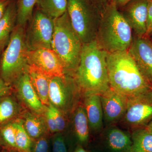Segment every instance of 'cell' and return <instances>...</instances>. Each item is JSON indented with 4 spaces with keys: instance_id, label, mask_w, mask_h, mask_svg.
<instances>
[{
    "instance_id": "6da1fadb",
    "label": "cell",
    "mask_w": 152,
    "mask_h": 152,
    "mask_svg": "<svg viewBox=\"0 0 152 152\" xmlns=\"http://www.w3.org/2000/svg\"><path fill=\"white\" fill-rule=\"evenodd\" d=\"M107 66L110 88L128 99L151 91L128 51L107 53Z\"/></svg>"
},
{
    "instance_id": "7a4b0ae2",
    "label": "cell",
    "mask_w": 152,
    "mask_h": 152,
    "mask_svg": "<svg viewBox=\"0 0 152 152\" xmlns=\"http://www.w3.org/2000/svg\"><path fill=\"white\" fill-rule=\"evenodd\" d=\"M107 55L96 39L83 45L80 64L73 75L82 94L101 95L110 88Z\"/></svg>"
},
{
    "instance_id": "3957f363",
    "label": "cell",
    "mask_w": 152,
    "mask_h": 152,
    "mask_svg": "<svg viewBox=\"0 0 152 152\" xmlns=\"http://www.w3.org/2000/svg\"><path fill=\"white\" fill-rule=\"evenodd\" d=\"M132 30L122 13L112 4L101 18L96 39L107 53L127 51L133 41Z\"/></svg>"
},
{
    "instance_id": "277c9868",
    "label": "cell",
    "mask_w": 152,
    "mask_h": 152,
    "mask_svg": "<svg viewBox=\"0 0 152 152\" xmlns=\"http://www.w3.org/2000/svg\"><path fill=\"white\" fill-rule=\"evenodd\" d=\"M52 49L62 63L66 74L73 75L80 64L83 44L74 30L67 12L54 19Z\"/></svg>"
},
{
    "instance_id": "5b68a950",
    "label": "cell",
    "mask_w": 152,
    "mask_h": 152,
    "mask_svg": "<svg viewBox=\"0 0 152 152\" xmlns=\"http://www.w3.org/2000/svg\"><path fill=\"white\" fill-rule=\"evenodd\" d=\"M28 51L25 28L16 25L0 59V78L13 88L28 72Z\"/></svg>"
},
{
    "instance_id": "8992f818",
    "label": "cell",
    "mask_w": 152,
    "mask_h": 152,
    "mask_svg": "<svg viewBox=\"0 0 152 152\" xmlns=\"http://www.w3.org/2000/svg\"><path fill=\"white\" fill-rule=\"evenodd\" d=\"M67 12L83 45L96 39L101 18L89 0H68Z\"/></svg>"
},
{
    "instance_id": "52a82bcc",
    "label": "cell",
    "mask_w": 152,
    "mask_h": 152,
    "mask_svg": "<svg viewBox=\"0 0 152 152\" xmlns=\"http://www.w3.org/2000/svg\"><path fill=\"white\" fill-rule=\"evenodd\" d=\"M81 94L72 76L66 74L50 79L49 104L68 116L80 103Z\"/></svg>"
},
{
    "instance_id": "ba28073f",
    "label": "cell",
    "mask_w": 152,
    "mask_h": 152,
    "mask_svg": "<svg viewBox=\"0 0 152 152\" xmlns=\"http://www.w3.org/2000/svg\"><path fill=\"white\" fill-rule=\"evenodd\" d=\"M54 30V19L37 7L25 28V39L28 50L52 49Z\"/></svg>"
},
{
    "instance_id": "9c48e42d",
    "label": "cell",
    "mask_w": 152,
    "mask_h": 152,
    "mask_svg": "<svg viewBox=\"0 0 152 152\" xmlns=\"http://www.w3.org/2000/svg\"><path fill=\"white\" fill-rule=\"evenodd\" d=\"M126 124L135 128L145 127L152 121V90L144 94L128 99L123 117Z\"/></svg>"
},
{
    "instance_id": "30bf717a",
    "label": "cell",
    "mask_w": 152,
    "mask_h": 152,
    "mask_svg": "<svg viewBox=\"0 0 152 152\" xmlns=\"http://www.w3.org/2000/svg\"><path fill=\"white\" fill-rule=\"evenodd\" d=\"M28 63L50 78L66 75L61 61L51 49L41 48L29 51Z\"/></svg>"
},
{
    "instance_id": "8fae6325",
    "label": "cell",
    "mask_w": 152,
    "mask_h": 152,
    "mask_svg": "<svg viewBox=\"0 0 152 152\" xmlns=\"http://www.w3.org/2000/svg\"><path fill=\"white\" fill-rule=\"evenodd\" d=\"M128 52L152 87V42L148 37L133 38Z\"/></svg>"
},
{
    "instance_id": "7c38bea8",
    "label": "cell",
    "mask_w": 152,
    "mask_h": 152,
    "mask_svg": "<svg viewBox=\"0 0 152 152\" xmlns=\"http://www.w3.org/2000/svg\"><path fill=\"white\" fill-rule=\"evenodd\" d=\"M15 94L22 105L34 113L44 116V105L33 87L27 73L19 80L13 88Z\"/></svg>"
},
{
    "instance_id": "4fadbf2b",
    "label": "cell",
    "mask_w": 152,
    "mask_h": 152,
    "mask_svg": "<svg viewBox=\"0 0 152 152\" xmlns=\"http://www.w3.org/2000/svg\"><path fill=\"white\" fill-rule=\"evenodd\" d=\"M149 0H132L122 13L136 36L146 37L148 5Z\"/></svg>"
},
{
    "instance_id": "5bb4252c",
    "label": "cell",
    "mask_w": 152,
    "mask_h": 152,
    "mask_svg": "<svg viewBox=\"0 0 152 152\" xmlns=\"http://www.w3.org/2000/svg\"><path fill=\"white\" fill-rule=\"evenodd\" d=\"M103 115L106 121L113 123L123 118L128 99L110 88L100 95Z\"/></svg>"
},
{
    "instance_id": "9a60e30c",
    "label": "cell",
    "mask_w": 152,
    "mask_h": 152,
    "mask_svg": "<svg viewBox=\"0 0 152 152\" xmlns=\"http://www.w3.org/2000/svg\"><path fill=\"white\" fill-rule=\"evenodd\" d=\"M83 105L88 121L90 129L97 132L103 126V112L99 94L91 92L83 93Z\"/></svg>"
},
{
    "instance_id": "2e32d148",
    "label": "cell",
    "mask_w": 152,
    "mask_h": 152,
    "mask_svg": "<svg viewBox=\"0 0 152 152\" xmlns=\"http://www.w3.org/2000/svg\"><path fill=\"white\" fill-rule=\"evenodd\" d=\"M25 129L34 141L42 136L50 134L44 116L25 109L20 117Z\"/></svg>"
},
{
    "instance_id": "e0dca14e",
    "label": "cell",
    "mask_w": 152,
    "mask_h": 152,
    "mask_svg": "<svg viewBox=\"0 0 152 152\" xmlns=\"http://www.w3.org/2000/svg\"><path fill=\"white\" fill-rule=\"evenodd\" d=\"M25 108L12 94L0 99V126L20 118Z\"/></svg>"
},
{
    "instance_id": "ac0fdd59",
    "label": "cell",
    "mask_w": 152,
    "mask_h": 152,
    "mask_svg": "<svg viewBox=\"0 0 152 152\" xmlns=\"http://www.w3.org/2000/svg\"><path fill=\"white\" fill-rule=\"evenodd\" d=\"M73 125L75 134L80 145H86L89 139L90 126L83 103H79L72 113Z\"/></svg>"
},
{
    "instance_id": "d6986e66",
    "label": "cell",
    "mask_w": 152,
    "mask_h": 152,
    "mask_svg": "<svg viewBox=\"0 0 152 152\" xmlns=\"http://www.w3.org/2000/svg\"><path fill=\"white\" fill-rule=\"evenodd\" d=\"M106 143L112 152H131L132 142L131 136L118 128H112L107 132Z\"/></svg>"
},
{
    "instance_id": "ffe728a7",
    "label": "cell",
    "mask_w": 152,
    "mask_h": 152,
    "mask_svg": "<svg viewBox=\"0 0 152 152\" xmlns=\"http://www.w3.org/2000/svg\"><path fill=\"white\" fill-rule=\"evenodd\" d=\"M28 74L31 83L42 103L49 105V91L50 78L32 66L29 65Z\"/></svg>"
},
{
    "instance_id": "44dd1931",
    "label": "cell",
    "mask_w": 152,
    "mask_h": 152,
    "mask_svg": "<svg viewBox=\"0 0 152 152\" xmlns=\"http://www.w3.org/2000/svg\"><path fill=\"white\" fill-rule=\"evenodd\" d=\"M17 0H13L0 19V45H7L17 25Z\"/></svg>"
},
{
    "instance_id": "7402d4cb",
    "label": "cell",
    "mask_w": 152,
    "mask_h": 152,
    "mask_svg": "<svg viewBox=\"0 0 152 152\" xmlns=\"http://www.w3.org/2000/svg\"><path fill=\"white\" fill-rule=\"evenodd\" d=\"M131 137L132 152H152V134L145 128L136 129Z\"/></svg>"
},
{
    "instance_id": "603a6c76",
    "label": "cell",
    "mask_w": 152,
    "mask_h": 152,
    "mask_svg": "<svg viewBox=\"0 0 152 152\" xmlns=\"http://www.w3.org/2000/svg\"><path fill=\"white\" fill-rule=\"evenodd\" d=\"M68 0H38L37 7L55 19L59 18L67 11Z\"/></svg>"
},
{
    "instance_id": "cb8c5ba5",
    "label": "cell",
    "mask_w": 152,
    "mask_h": 152,
    "mask_svg": "<svg viewBox=\"0 0 152 152\" xmlns=\"http://www.w3.org/2000/svg\"><path fill=\"white\" fill-rule=\"evenodd\" d=\"M15 120L0 126V146L3 150L17 152L15 145Z\"/></svg>"
},
{
    "instance_id": "d4e9b609",
    "label": "cell",
    "mask_w": 152,
    "mask_h": 152,
    "mask_svg": "<svg viewBox=\"0 0 152 152\" xmlns=\"http://www.w3.org/2000/svg\"><path fill=\"white\" fill-rule=\"evenodd\" d=\"M15 145L17 152H32L34 141L25 129L20 118L16 119Z\"/></svg>"
},
{
    "instance_id": "484cf974",
    "label": "cell",
    "mask_w": 152,
    "mask_h": 152,
    "mask_svg": "<svg viewBox=\"0 0 152 152\" xmlns=\"http://www.w3.org/2000/svg\"><path fill=\"white\" fill-rule=\"evenodd\" d=\"M38 0H17V25L26 28L32 17Z\"/></svg>"
},
{
    "instance_id": "4316f807",
    "label": "cell",
    "mask_w": 152,
    "mask_h": 152,
    "mask_svg": "<svg viewBox=\"0 0 152 152\" xmlns=\"http://www.w3.org/2000/svg\"><path fill=\"white\" fill-rule=\"evenodd\" d=\"M48 106L54 118L58 133H64L67 128L68 116L50 104Z\"/></svg>"
},
{
    "instance_id": "83f0119b",
    "label": "cell",
    "mask_w": 152,
    "mask_h": 152,
    "mask_svg": "<svg viewBox=\"0 0 152 152\" xmlns=\"http://www.w3.org/2000/svg\"><path fill=\"white\" fill-rule=\"evenodd\" d=\"M52 142L53 152H68L63 133H56L53 135Z\"/></svg>"
},
{
    "instance_id": "f1b7e54d",
    "label": "cell",
    "mask_w": 152,
    "mask_h": 152,
    "mask_svg": "<svg viewBox=\"0 0 152 152\" xmlns=\"http://www.w3.org/2000/svg\"><path fill=\"white\" fill-rule=\"evenodd\" d=\"M45 135L34 141L32 152H50L49 136Z\"/></svg>"
},
{
    "instance_id": "f546056e",
    "label": "cell",
    "mask_w": 152,
    "mask_h": 152,
    "mask_svg": "<svg viewBox=\"0 0 152 152\" xmlns=\"http://www.w3.org/2000/svg\"><path fill=\"white\" fill-rule=\"evenodd\" d=\"M44 118L50 134L53 135L58 133L56 123L53 114L48 106H46L44 114Z\"/></svg>"
},
{
    "instance_id": "4dcf8cb0",
    "label": "cell",
    "mask_w": 152,
    "mask_h": 152,
    "mask_svg": "<svg viewBox=\"0 0 152 152\" xmlns=\"http://www.w3.org/2000/svg\"><path fill=\"white\" fill-rule=\"evenodd\" d=\"M152 35V0L149 1L148 5V18L147 21V31L146 37Z\"/></svg>"
},
{
    "instance_id": "1f68e13d",
    "label": "cell",
    "mask_w": 152,
    "mask_h": 152,
    "mask_svg": "<svg viewBox=\"0 0 152 152\" xmlns=\"http://www.w3.org/2000/svg\"><path fill=\"white\" fill-rule=\"evenodd\" d=\"M13 91L12 87L7 83L0 78V99Z\"/></svg>"
},
{
    "instance_id": "d6a6232c",
    "label": "cell",
    "mask_w": 152,
    "mask_h": 152,
    "mask_svg": "<svg viewBox=\"0 0 152 152\" xmlns=\"http://www.w3.org/2000/svg\"><path fill=\"white\" fill-rule=\"evenodd\" d=\"M13 0H0V19L1 18L10 4Z\"/></svg>"
},
{
    "instance_id": "836d02e7",
    "label": "cell",
    "mask_w": 152,
    "mask_h": 152,
    "mask_svg": "<svg viewBox=\"0 0 152 152\" xmlns=\"http://www.w3.org/2000/svg\"><path fill=\"white\" fill-rule=\"evenodd\" d=\"M132 0H112V4L115 5L117 8L122 7L127 4Z\"/></svg>"
},
{
    "instance_id": "e575fe53",
    "label": "cell",
    "mask_w": 152,
    "mask_h": 152,
    "mask_svg": "<svg viewBox=\"0 0 152 152\" xmlns=\"http://www.w3.org/2000/svg\"><path fill=\"white\" fill-rule=\"evenodd\" d=\"M74 152H88L81 145H79L75 149L74 151Z\"/></svg>"
},
{
    "instance_id": "d590c367",
    "label": "cell",
    "mask_w": 152,
    "mask_h": 152,
    "mask_svg": "<svg viewBox=\"0 0 152 152\" xmlns=\"http://www.w3.org/2000/svg\"><path fill=\"white\" fill-rule=\"evenodd\" d=\"M146 129L152 134V121L145 127Z\"/></svg>"
},
{
    "instance_id": "8d00e7d4",
    "label": "cell",
    "mask_w": 152,
    "mask_h": 152,
    "mask_svg": "<svg viewBox=\"0 0 152 152\" xmlns=\"http://www.w3.org/2000/svg\"><path fill=\"white\" fill-rule=\"evenodd\" d=\"M7 45H0V57H1L3 51L5 49Z\"/></svg>"
},
{
    "instance_id": "74e56055",
    "label": "cell",
    "mask_w": 152,
    "mask_h": 152,
    "mask_svg": "<svg viewBox=\"0 0 152 152\" xmlns=\"http://www.w3.org/2000/svg\"><path fill=\"white\" fill-rule=\"evenodd\" d=\"M2 152H17L15 151H7V150H3Z\"/></svg>"
},
{
    "instance_id": "f35d334b",
    "label": "cell",
    "mask_w": 152,
    "mask_h": 152,
    "mask_svg": "<svg viewBox=\"0 0 152 152\" xmlns=\"http://www.w3.org/2000/svg\"><path fill=\"white\" fill-rule=\"evenodd\" d=\"M0 152H1V151H0Z\"/></svg>"
},
{
    "instance_id": "ab89813d",
    "label": "cell",
    "mask_w": 152,
    "mask_h": 152,
    "mask_svg": "<svg viewBox=\"0 0 152 152\" xmlns=\"http://www.w3.org/2000/svg\"></svg>"
}]
</instances>
